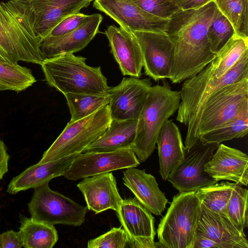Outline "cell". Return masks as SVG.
<instances>
[{
	"label": "cell",
	"instance_id": "obj_9",
	"mask_svg": "<svg viewBox=\"0 0 248 248\" xmlns=\"http://www.w3.org/2000/svg\"><path fill=\"white\" fill-rule=\"evenodd\" d=\"M28 206L31 217L53 225L79 226L84 222L88 211L87 206L52 190L48 183L34 188Z\"/></svg>",
	"mask_w": 248,
	"mask_h": 248
},
{
	"label": "cell",
	"instance_id": "obj_35",
	"mask_svg": "<svg viewBox=\"0 0 248 248\" xmlns=\"http://www.w3.org/2000/svg\"><path fill=\"white\" fill-rule=\"evenodd\" d=\"M128 238L121 227H114L107 232L90 239L87 243L88 248H127Z\"/></svg>",
	"mask_w": 248,
	"mask_h": 248
},
{
	"label": "cell",
	"instance_id": "obj_33",
	"mask_svg": "<svg viewBox=\"0 0 248 248\" xmlns=\"http://www.w3.org/2000/svg\"><path fill=\"white\" fill-rule=\"evenodd\" d=\"M248 191L236 183L226 208V216L241 232L248 227Z\"/></svg>",
	"mask_w": 248,
	"mask_h": 248
},
{
	"label": "cell",
	"instance_id": "obj_31",
	"mask_svg": "<svg viewBox=\"0 0 248 248\" xmlns=\"http://www.w3.org/2000/svg\"><path fill=\"white\" fill-rule=\"evenodd\" d=\"M248 50V38L234 34L217 52L214 59L216 76H223Z\"/></svg>",
	"mask_w": 248,
	"mask_h": 248
},
{
	"label": "cell",
	"instance_id": "obj_15",
	"mask_svg": "<svg viewBox=\"0 0 248 248\" xmlns=\"http://www.w3.org/2000/svg\"><path fill=\"white\" fill-rule=\"evenodd\" d=\"M104 33L123 74L140 78L143 66L142 56L133 32L124 27L112 25L108 27Z\"/></svg>",
	"mask_w": 248,
	"mask_h": 248
},
{
	"label": "cell",
	"instance_id": "obj_14",
	"mask_svg": "<svg viewBox=\"0 0 248 248\" xmlns=\"http://www.w3.org/2000/svg\"><path fill=\"white\" fill-rule=\"evenodd\" d=\"M149 78H124L117 86L110 88L108 107L112 120H137L149 88Z\"/></svg>",
	"mask_w": 248,
	"mask_h": 248
},
{
	"label": "cell",
	"instance_id": "obj_38",
	"mask_svg": "<svg viewBox=\"0 0 248 248\" xmlns=\"http://www.w3.org/2000/svg\"><path fill=\"white\" fill-rule=\"evenodd\" d=\"M23 242L20 232L9 230L0 233V248H21Z\"/></svg>",
	"mask_w": 248,
	"mask_h": 248
},
{
	"label": "cell",
	"instance_id": "obj_42",
	"mask_svg": "<svg viewBox=\"0 0 248 248\" xmlns=\"http://www.w3.org/2000/svg\"><path fill=\"white\" fill-rule=\"evenodd\" d=\"M127 248H158V242L149 238H136L130 241Z\"/></svg>",
	"mask_w": 248,
	"mask_h": 248
},
{
	"label": "cell",
	"instance_id": "obj_23",
	"mask_svg": "<svg viewBox=\"0 0 248 248\" xmlns=\"http://www.w3.org/2000/svg\"><path fill=\"white\" fill-rule=\"evenodd\" d=\"M74 154L45 163H37L14 177L9 183L7 192L11 194L34 188L52 179L63 175L74 158Z\"/></svg>",
	"mask_w": 248,
	"mask_h": 248
},
{
	"label": "cell",
	"instance_id": "obj_17",
	"mask_svg": "<svg viewBox=\"0 0 248 248\" xmlns=\"http://www.w3.org/2000/svg\"><path fill=\"white\" fill-rule=\"evenodd\" d=\"M77 186L84 198L88 210L95 214L108 209L116 211L123 200L116 178L110 172L84 178Z\"/></svg>",
	"mask_w": 248,
	"mask_h": 248
},
{
	"label": "cell",
	"instance_id": "obj_13",
	"mask_svg": "<svg viewBox=\"0 0 248 248\" xmlns=\"http://www.w3.org/2000/svg\"><path fill=\"white\" fill-rule=\"evenodd\" d=\"M93 7L132 31L165 32L169 18L143 9L133 0H94Z\"/></svg>",
	"mask_w": 248,
	"mask_h": 248
},
{
	"label": "cell",
	"instance_id": "obj_43",
	"mask_svg": "<svg viewBox=\"0 0 248 248\" xmlns=\"http://www.w3.org/2000/svg\"><path fill=\"white\" fill-rule=\"evenodd\" d=\"M91 1H94V0H89Z\"/></svg>",
	"mask_w": 248,
	"mask_h": 248
},
{
	"label": "cell",
	"instance_id": "obj_12",
	"mask_svg": "<svg viewBox=\"0 0 248 248\" xmlns=\"http://www.w3.org/2000/svg\"><path fill=\"white\" fill-rule=\"evenodd\" d=\"M132 32L141 49L145 74L155 81L169 79L173 62L174 49L166 33Z\"/></svg>",
	"mask_w": 248,
	"mask_h": 248
},
{
	"label": "cell",
	"instance_id": "obj_5",
	"mask_svg": "<svg viewBox=\"0 0 248 248\" xmlns=\"http://www.w3.org/2000/svg\"><path fill=\"white\" fill-rule=\"evenodd\" d=\"M180 92L166 82L152 86L137 119L136 136L131 149L140 163L144 162L155 149L159 132L165 123L177 111Z\"/></svg>",
	"mask_w": 248,
	"mask_h": 248
},
{
	"label": "cell",
	"instance_id": "obj_4",
	"mask_svg": "<svg viewBox=\"0 0 248 248\" xmlns=\"http://www.w3.org/2000/svg\"><path fill=\"white\" fill-rule=\"evenodd\" d=\"M86 58L66 53L44 59L40 65L45 80L63 94H101L110 87L100 66L86 63Z\"/></svg>",
	"mask_w": 248,
	"mask_h": 248
},
{
	"label": "cell",
	"instance_id": "obj_21",
	"mask_svg": "<svg viewBox=\"0 0 248 248\" xmlns=\"http://www.w3.org/2000/svg\"><path fill=\"white\" fill-rule=\"evenodd\" d=\"M123 175L124 184L135 197L152 214L161 215L168 200L160 189L155 178L136 167L126 168Z\"/></svg>",
	"mask_w": 248,
	"mask_h": 248
},
{
	"label": "cell",
	"instance_id": "obj_2",
	"mask_svg": "<svg viewBox=\"0 0 248 248\" xmlns=\"http://www.w3.org/2000/svg\"><path fill=\"white\" fill-rule=\"evenodd\" d=\"M213 60L195 76L184 80L176 120L187 126L185 147L188 151L196 142L200 117L209 97L216 91L248 78V50L222 77L217 78Z\"/></svg>",
	"mask_w": 248,
	"mask_h": 248
},
{
	"label": "cell",
	"instance_id": "obj_11",
	"mask_svg": "<svg viewBox=\"0 0 248 248\" xmlns=\"http://www.w3.org/2000/svg\"><path fill=\"white\" fill-rule=\"evenodd\" d=\"M140 164L131 148L111 152H85L77 155L63 174L69 180L109 172Z\"/></svg>",
	"mask_w": 248,
	"mask_h": 248
},
{
	"label": "cell",
	"instance_id": "obj_22",
	"mask_svg": "<svg viewBox=\"0 0 248 248\" xmlns=\"http://www.w3.org/2000/svg\"><path fill=\"white\" fill-rule=\"evenodd\" d=\"M115 212L127 235L128 244L136 238L155 239V218L135 197L123 199Z\"/></svg>",
	"mask_w": 248,
	"mask_h": 248
},
{
	"label": "cell",
	"instance_id": "obj_30",
	"mask_svg": "<svg viewBox=\"0 0 248 248\" xmlns=\"http://www.w3.org/2000/svg\"><path fill=\"white\" fill-rule=\"evenodd\" d=\"M235 183L228 181L201 188L195 194L201 203L215 213L226 215V208Z\"/></svg>",
	"mask_w": 248,
	"mask_h": 248
},
{
	"label": "cell",
	"instance_id": "obj_39",
	"mask_svg": "<svg viewBox=\"0 0 248 248\" xmlns=\"http://www.w3.org/2000/svg\"><path fill=\"white\" fill-rule=\"evenodd\" d=\"M213 0H174L173 5L177 12L179 10H188L200 8Z\"/></svg>",
	"mask_w": 248,
	"mask_h": 248
},
{
	"label": "cell",
	"instance_id": "obj_3",
	"mask_svg": "<svg viewBox=\"0 0 248 248\" xmlns=\"http://www.w3.org/2000/svg\"><path fill=\"white\" fill-rule=\"evenodd\" d=\"M34 23L28 0L0 2V61L41 64L44 58Z\"/></svg>",
	"mask_w": 248,
	"mask_h": 248
},
{
	"label": "cell",
	"instance_id": "obj_20",
	"mask_svg": "<svg viewBox=\"0 0 248 248\" xmlns=\"http://www.w3.org/2000/svg\"><path fill=\"white\" fill-rule=\"evenodd\" d=\"M34 18L35 31L41 39L66 17L88 6L89 0H28Z\"/></svg>",
	"mask_w": 248,
	"mask_h": 248
},
{
	"label": "cell",
	"instance_id": "obj_18",
	"mask_svg": "<svg viewBox=\"0 0 248 248\" xmlns=\"http://www.w3.org/2000/svg\"><path fill=\"white\" fill-rule=\"evenodd\" d=\"M204 171L217 182L229 180L247 186L248 155L239 150L219 144L204 166Z\"/></svg>",
	"mask_w": 248,
	"mask_h": 248
},
{
	"label": "cell",
	"instance_id": "obj_41",
	"mask_svg": "<svg viewBox=\"0 0 248 248\" xmlns=\"http://www.w3.org/2000/svg\"><path fill=\"white\" fill-rule=\"evenodd\" d=\"M10 158L7 147L0 137V180L8 171Z\"/></svg>",
	"mask_w": 248,
	"mask_h": 248
},
{
	"label": "cell",
	"instance_id": "obj_37",
	"mask_svg": "<svg viewBox=\"0 0 248 248\" xmlns=\"http://www.w3.org/2000/svg\"><path fill=\"white\" fill-rule=\"evenodd\" d=\"M87 16L79 12L66 17L55 25L46 36H58L71 32L83 23Z\"/></svg>",
	"mask_w": 248,
	"mask_h": 248
},
{
	"label": "cell",
	"instance_id": "obj_40",
	"mask_svg": "<svg viewBox=\"0 0 248 248\" xmlns=\"http://www.w3.org/2000/svg\"><path fill=\"white\" fill-rule=\"evenodd\" d=\"M224 248L221 244L204 235L196 233L192 248Z\"/></svg>",
	"mask_w": 248,
	"mask_h": 248
},
{
	"label": "cell",
	"instance_id": "obj_10",
	"mask_svg": "<svg viewBox=\"0 0 248 248\" xmlns=\"http://www.w3.org/2000/svg\"><path fill=\"white\" fill-rule=\"evenodd\" d=\"M219 144L203 143L199 139L186 152L181 163L167 180L179 192L196 191L217 183L204 171V166L212 157Z\"/></svg>",
	"mask_w": 248,
	"mask_h": 248
},
{
	"label": "cell",
	"instance_id": "obj_29",
	"mask_svg": "<svg viewBox=\"0 0 248 248\" xmlns=\"http://www.w3.org/2000/svg\"><path fill=\"white\" fill-rule=\"evenodd\" d=\"M248 132V108L221 126L201 135L203 143L220 144L224 141L242 138Z\"/></svg>",
	"mask_w": 248,
	"mask_h": 248
},
{
	"label": "cell",
	"instance_id": "obj_6",
	"mask_svg": "<svg viewBox=\"0 0 248 248\" xmlns=\"http://www.w3.org/2000/svg\"><path fill=\"white\" fill-rule=\"evenodd\" d=\"M195 192H179L173 197L158 225V248H192L201 205Z\"/></svg>",
	"mask_w": 248,
	"mask_h": 248
},
{
	"label": "cell",
	"instance_id": "obj_1",
	"mask_svg": "<svg viewBox=\"0 0 248 248\" xmlns=\"http://www.w3.org/2000/svg\"><path fill=\"white\" fill-rule=\"evenodd\" d=\"M217 11L212 0L197 9L179 10L169 18L165 32L174 49L169 78L172 83L195 76L216 58L217 54L210 50L207 33Z\"/></svg>",
	"mask_w": 248,
	"mask_h": 248
},
{
	"label": "cell",
	"instance_id": "obj_8",
	"mask_svg": "<svg viewBox=\"0 0 248 248\" xmlns=\"http://www.w3.org/2000/svg\"><path fill=\"white\" fill-rule=\"evenodd\" d=\"M248 108V78L227 85L214 92L201 112L198 135L217 129Z\"/></svg>",
	"mask_w": 248,
	"mask_h": 248
},
{
	"label": "cell",
	"instance_id": "obj_16",
	"mask_svg": "<svg viewBox=\"0 0 248 248\" xmlns=\"http://www.w3.org/2000/svg\"><path fill=\"white\" fill-rule=\"evenodd\" d=\"M103 17L99 14L88 15L78 28L67 34L46 36L41 39L44 60L66 53L77 52L85 48L99 31Z\"/></svg>",
	"mask_w": 248,
	"mask_h": 248
},
{
	"label": "cell",
	"instance_id": "obj_7",
	"mask_svg": "<svg viewBox=\"0 0 248 248\" xmlns=\"http://www.w3.org/2000/svg\"><path fill=\"white\" fill-rule=\"evenodd\" d=\"M111 121L107 105L85 118L68 122L38 163H45L82 153L106 131Z\"/></svg>",
	"mask_w": 248,
	"mask_h": 248
},
{
	"label": "cell",
	"instance_id": "obj_32",
	"mask_svg": "<svg viewBox=\"0 0 248 248\" xmlns=\"http://www.w3.org/2000/svg\"><path fill=\"white\" fill-rule=\"evenodd\" d=\"M229 21L235 34L248 38V0H213Z\"/></svg>",
	"mask_w": 248,
	"mask_h": 248
},
{
	"label": "cell",
	"instance_id": "obj_34",
	"mask_svg": "<svg viewBox=\"0 0 248 248\" xmlns=\"http://www.w3.org/2000/svg\"><path fill=\"white\" fill-rule=\"evenodd\" d=\"M234 34L232 26L218 9L207 30L211 51L217 54Z\"/></svg>",
	"mask_w": 248,
	"mask_h": 248
},
{
	"label": "cell",
	"instance_id": "obj_19",
	"mask_svg": "<svg viewBox=\"0 0 248 248\" xmlns=\"http://www.w3.org/2000/svg\"><path fill=\"white\" fill-rule=\"evenodd\" d=\"M196 232L221 244L224 248H248L244 232L238 230L226 215L213 212L202 204Z\"/></svg>",
	"mask_w": 248,
	"mask_h": 248
},
{
	"label": "cell",
	"instance_id": "obj_24",
	"mask_svg": "<svg viewBox=\"0 0 248 248\" xmlns=\"http://www.w3.org/2000/svg\"><path fill=\"white\" fill-rule=\"evenodd\" d=\"M158 149L159 173L164 180L175 170L185 157L186 149L179 128L172 120L163 124L158 134Z\"/></svg>",
	"mask_w": 248,
	"mask_h": 248
},
{
	"label": "cell",
	"instance_id": "obj_26",
	"mask_svg": "<svg viewBox=\"0 0 248 248\" xmlns=\"http://www.w3.org/2000/svg\"><path fill=\"white\" fill-rule=\"evenodd\" d=\"M19 232L24 248H52L58 240L54 225L20 215Z\"/></svg>",
	"mask_w": 248,
	"mask_h": 248
},
{
	"label": "cell",
	"instance_id": "obj_25",
	"mask_svg": "<svg viewBox=\"0 0 248 248\" xmlns=\"http://www.w3.org/2000/svg\"><path fill=\"white\" fill-rule=\"evenodd\" d=\"M137 120H112L106 131L84 150L105 152L131 148L136 132Z\"/></svg>",
	"mask_w": 248,
	"mask_h": 248
},
{
	"label": "cell",
	"instance_id": "obj_36",
	"mask_svg": "<svg viewBox=\"0 0 248 248\" xmlns=\"http://www.w3.org/2000/svg\"><path fill=\"white\" fill-rule=\"evenodd\" d=\"M143 9L161 17L169 18L176 12L174 0H133Z\"/></svg>",
	"mask_w": 248,
	"mask_h": 248
},
{
	"label": "cell",
	"instance_id": "obj_27",
	"mask_svg": "<svg viewBox=\"0 0 248 248\" xmlns=\"http://www.w3.org/2000/svg\"><path fill=\"white\" fill-rule=\"evenodd\" d=\"M64 95L71 114L69 122L85 118L109 102L108 93L101 94L67 93Z\"/></svg>",
	"mask_w": 248,
	"mask_h": 248
},
{
	"label": "cell",
	"instance_id": "obj_28",
	"mask_svg": "<svg viewBox=\"0 0 248 248\" xmlns=\"http://www.w3.org/2000/svg\"><path fill=\"white\" fill-rule=\"evenodd\" d=\"M36 82L31 70L17 63L0 61V91L19 92Z\"/></svg>",
	"mask_w": 248,
	"mask_h": 248
}]
</instances>
